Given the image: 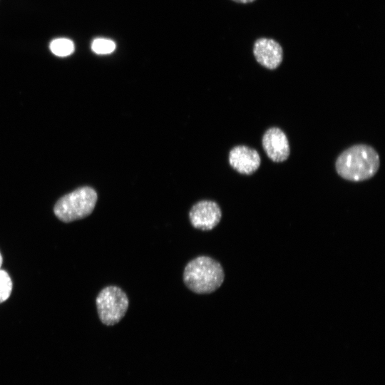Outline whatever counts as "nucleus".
I'll list each match as a JSON object with an SVG mask.
<instances>
[{
  "label": "nucleus",
  "mask_w": 385,
  "mask_h": 385,
  "mask_svg": "<svg viewBox=\"0 0 385 385\" xmlns=\"http://www.w3.org/2000/svg\"><path fill=\"white\" fill-rule=\"evenodd\" d=\"M378 153L371 146L357 144L344 150L337 158L335 167L344 179L359 182L373 177L379 170Z\"/></svg>",
  "instance_id": "obj_1"
},
{
  "label": "nucleus",
  "mask_w": 385,
  "mask_h": 385,
  "mask_svg": "<svg viewBox=\"0 0 385 385\" xmlns=\"http://www.w3.org/2000/svg\"><path fill=\"white\" fill-rule=\"evenodd\" d=\"M224 278L221 265L207 256H199L190 261L183 272L185 285L197 294L213 292L221 286Z\"/></svg>",
  "instance_id": "obj_2"
},
{
  "label": "nucleus",
  "mask_w": 385,
  "mask_h": 385,
  "mask_svg": "<svg viewBox=\"0 0 385 385\" xmlns=\"http://www.w3.org/2000/svg\"><path fill=\"white\" fill-rule=\"evenodd\" d=\"M96 192L91 188H80L58 200L54 213L63 222L84 218L93 210L97 201Z\"/></svg>",
  "instance_id": "obj_3"
},
{
  "label": "nucleus",
  "mask_w": 385,
  "mask_h": 385,
  "mask_svg": "<svg viewBox=\"0 0 385 385\" xmlns=\"http://www.w3.org/2000/svg\"><path fill=\"white\" fill-rule=\"evenodd\" d=\"M96 303L101 321L108 326L120 322L129 305L126 294L116 286L103 288L98 294Z\"/></svg>",
  "instance_id": "obj_4"
},
{
  "label": "nucleus",
  "mask_w": 385,
  "mask_h": 385,
  "mask_svg": "<svg viewBox=\"0 0 385 385\" xmlns=\"http://www.w3.org/2000/svg\"><path fill=\"white\" fill-rule=\"evenodd\" d=\"M222 212L214 201L201 200L195 203L189 212L192 225L202 230H210L218 225Z\"/></svg>",
  "instance_id": "obj_5"
},
{
  "label": "nucleus",
  "mask_w": 385,
  "mask_h": 385,
  "mask_svg": "<svg viewBox=\"0 0 385 385\" xmlns=\"http://www.w3.org/2000/svg\"><path fill=\"white\" fill-rule=\"evenodd\" d=\"M262 144L267 155L274 162H283L289 155L287 137L279 128L272 127L267 130L263 135Z\"/></svg>",
  "instance_id": "obj_6"
},
{
  "label": "nucleus",
  "mask_w": 385,
  "mask_h": 385,
  "mask_svg": "<svg viewBox=\"0 0 385 385\" xmlns=\"http://www.w3.org/2000/svg\"><path fill=\"white\" fill-rule=\"evenodd\" d=\"M253 53L256 61L268 69H275L282 63L283 51L275 40L260 38L254 43Z\"/></svg>",
  "instance_id": "obj_7"
},
{
  "label": "nucleus",
  "mask_w": 385,
  "mask_h": 385,
  "mask_svg": "<svg viewBox=\"0 0 385 385\" xmlns=\"http://www.w3.org/2000/svg\"><path fill=\"white\" fill-rule=\"evenodd\" d=\"M229 163L238 173L251 175L259 168L261 160L255 149L245 145H237L230 150Z\"/></svg>",
  "instance_id": "obj_8"
},
{
  "label": "nucleus",
  "mask_w": 385,
  "mask_h": 385,
  "mask_svg": "<svg viewBox=\"0 0 385 385\" xmlns=\"http://www.w3.org/2000/svg\"><path fill=\"white\" fill-rule=\"evenodd\" d=\"M51 52L57 56L65 57L72 54L74 51L73 42L65 38H56L50 43Z\"/></svg>",
  "instance_id": "obj_9"
},
{
  "label": "nucleus",
  "mask_w": 385,
  "mask_h": 385,
  "mask_svg": "<svg viewBox=\"0 0 385 385\" xmlns=\"http://www.w3.org/2000/svg\"><path fill=\"white\" fill-rule=\"evenodd\" d=\"M115 43L108 38H96L91 43V48L97 54H109L115 49Z\"/></svg>",
  "instance_id": "obj_10"
},
{
  "label": "nucleus",
  "mask_w": 385,
  "mask_h": 385,
  "mask_svg": "<svg viewBox=\"0 0 385 385\" xmlns=\"http://www.w3.org/2000/svg\"><path fill=\"white\" fill-rule=\"evenodd\" d=\"M12 290V281L9 274L0 269V303L6 301Z\"/></svg>",
  "instance_id": "obj_11"
},
{
  "label": "nucleus",
  "mask_w": 385,
  "mask_h": 385,
  "mask_svg": "<svg viewBox=\"0 0 385 385\" xmlns=\"http://www.w3.org/2000/svg\"><path fill=\"white\" fill-rule=\"evenodd\" d=\"M232 1L237 3L247 4V3L253 2L255 0H232Z\"/></svg>",
  "instance_id": "obj_12"
},
{
  "label": "nucleus",
  "mask_w": 385,
  "mask_h": 385,
  "mask_svg": "<svg viewBox=\"0 0 385 385\" xmlns=\"http://www.w3.org/2000/svg\"><path fill=\"white\" fill-rule=\"evenodd\" d=\"M2 262H3V259H2V256L0 253V269H1V265H2Z\"/></svg>",
  "instance_id": "obj_13"
}]
</instances>
